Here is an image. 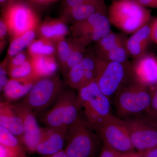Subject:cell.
I'll return each instance as SVG.
<instances>
[{
	"label": "cell",
	"mask_w": 157,
	"mask_h": 157,
	"mask_svg": "<svg viewBox=\"0 0 157 157\" xmlns=\"http://www.w3.org/2000/svg\"><path fill=\"white\" fill-rule=\"evenodd\" d=\"M36 30L29 31L12 39L8 50V56L9 58H12L17 54L24 51L27 47H28L35 39Z\"/></svg>",
	"instance_id": "25"
},
{
	"label": "cell",
	"mask_w": 157,
	"mask_h": 157,
	"mask_svg": "<svg viewBox=\"0 0 157 157\" xmlns=\"http://www.w3.org/2000/svg\"><path fill=\"white\" fill-rule=\"evenodd\" d=\"M78 90L82 120L90 128L96 132L112 114L110 99L102 92L95 81Z\"/></svg>",
	"instance_id": "2"
},
{
	"label": "cell",
	"mask_w": 157,
	"mask_h": 157,
	"mask_svg": "<svg viewBox=\"0 0 157 157\" xmlns=\"http://www.w3.org/2000/svg\"><path fill=\"white\" fill-rule=\"evenodd\" d=\"M29 1L39 5H47L48 3L53 2L52 0H29Z\"/></svg>",
	"instance_id": "41"
},
{
	"label": "cell",
	"mask_w": 157,
	"mask_h": 157,
	"mask_svg": "<svg viewBox=\"0 0 157 157\" xmlns=\"http://www.w3.org/2000/svg\"><path fill=\"white\" fill-rule=\"evenodd\" d=\"M151 41V22H150L128 38L126 45L129 57L135 59L146 53Z\"/></svg>",
	"instance_id": "17"
},
{
	"label": "cell",
	"mask_w": 157,
	"mask_h": 157,
	"mask_svg": "<svg viewBox=\"0 0 157 157\" xmlns=\"http://www.w3.org/2000/svg\"><path fill=\"white\" fill-rule=\"evenodd\" d=\"M28 52L31 57L55 56L56 44L49 39L39 37L29 45Z\"/></svg>",
	"instance_id": "24"
},
{
	"label": "cell",
	"mask_w": 157,
	"mask_h": 157,
	"mask_svg": "<svg viewBox=\"0 0 157 157\" xmlns=\"http://www.w3.org/2000/svg\"><path fill=\"white\" fill-rule=\"evenodd\" d=\"M122 119L135 150L144 152L157 147V122L147 114Z\"/></svg>",
	"instance_id": "9"
},
{
	"label": "cell",
	"mask_w": 157,
	"mask_h": 157,
	"mask_svg": "<svg viewBox=\"0 0 157 157\" xmlns=\"http://www.w3.org/2000/svg\"><path fill=\"white\" fill-rule=\"evenodd\" d=\"M100 58V57H99ZM132 78L131 63L100 58L95 81L102 92L110 99Z\"/></svg>",
	"instance_id": "6"
},
{
	"label": "cell",
	"mask_w": 157,
	"mask_h": 157,
	"mask_svg": "<svg viewBox=\"0 0 157 157\" xmlns=\"http://www.w3.org/2000/svg\"><path fill=\"white\" fill-rule=\"evenodd\" d=\"M13 39L36 30L39 18L32 7L18 0H10L3 10L2 17Z\"/></svg>",
	"instance_id": "8"
},
{
	"label": "cell",
	"mask_w": 157,
	"mask_h": 157,
	"mask_svg": "<svg viewBox=\"0 0 157 157\" xmlns=\"http://www.w3.org/2000/svg\"><path fill=\"white\" fill-rule=\"evenodd\" d=\"M110 25L107 13H105L101 16L91 31L85 36L80 39L83 40L87 45L92 42L95 43L107 36L112 32Z\"/></svg>",
	"instance_id": "23"
},
{
	"label": "cell",
	"mask_w": 157,
	"mask_h": 157,
	"mask_svg": "<svg viewBox=\"0 0 157 157\" xmlns=\"http://www.w3.org/2000/svg\"><path fill=\"white\" fill-rule=\"evenodd\" d=\"M64 91L63 82L55 74L39 79L22 102L36 115H40L54 104Z\"/></svg>",
	"instance_id": "7"
},
{
	"label": "cell",
	"mask_w": 157,
	"mask_h": 157,
	"mask_svg": "<svg viewBox=\"0 0 157 157\" xmlns=\"http://www.w3.org/2000/svg\"><path fill=\"white\" fill-rule=\"evenodd\" d=\"M88 1L89 0H65L63 11L79 6Z\"/></svg>",
	"instance_id": "35"
},
{
	"label": "cell",
	"mask_w": 157,
	"mask_h": 157,
	"mask_svg": "<svg viewBox=\"0 0 157 157\" xmlns=\"http://www.w3.org/2000/svg\"><path fill=\"white\" fill-rule=\"evenodd\" d=\"M99 60L100 58L94 53L86 54L65 76L66 83L71 88L78 90L95 81Z\"/></svg>",
	"instance_id": "12"
},
{
	"label": "cell",
	"mask_w": 157,
	"mask_h": 157,
	"mask_svg": "<svg viewBox=\"0 0 157 157\" xmlns=\"http://www.w3.org/2000/svg\"><path fill=\"white\" fill-rule=\"evenodd\" d=\"M64 150L68 157H98L103 142L98 134L80 119L67 130Z\"/></svg>",
	"instance_id": "4"
},
{
	"label": "cell",
	"mask_w": 157,
	"mask_h": 157,
	"mask_svg": "<svg viewBox=\"0 0 157 157\" xmlns=\"http://www.w3.org/2000/svg\"><path fill=\"white\" fill-rule=\"evenodd\" d=\"M84 43L86 44L81 39L73 37L69 39L65 38L56 43V54L60 70L64 67L73 52Z\"/></svg>",
	"instance_id": "22"
},
{
	"label": "cell",
	"mask_w": 157,
	"mask_h": 157,
	"mask_svg": "<svg viewBox=\"0 0 157 157\" xmlns=\"http://www.w3.org/2000/svg\"><path fill=\"white\" fill-rule=\"evenodd\" d=\"M37 31L40 38L49 39L56 44L70 33L66 22L61 18L45 21L38 26Z\"/></svg>",
	"instance_id": "19"
},
{
	"label": "cell",
	"mask_w": 157,
	"mask_h": 157,
	"mask_svg": "<svg viewBox=\"0 0 157 157\" xmlns=\"http://www.w3.org/2000/svg\"><path fill=\"white\" fill-rule=\"evenodd\" d=\"M0 144L9 147H25L21 141L7 129L0 126Z\"/></svg>",
	"instance_id": "28"
},
{
	"label": "cell",
	"mask_w": 157,
	"mask_h": 157,
	"mask_svg": "<svg viewBox=\"0 0 157 157\" xmlns=\"http://www.w3.org/2000/svg\"><path fill=\"white\" fill-rule=\"evenodd\" d=\"M35 73L39 78L55 75L59 67L55 56L31 57Z\"/></svg>",
	"instance_id": "21"
},
{
	"label": "cell",
	"mask_w": 157,
	"mask_h": 157,
	"mask_svg": "<svg viewBox=\"0 0 157 157\" xmlns=\"http://www.w3.org/2000/svg\"><path fill=\"white\" fill-rule=\"evenodd\" d=\"M39 157H68L64 150L54 154L48 155H41Z\"/></svg>",
	"instance_id": "40"
},
{
	"label": "cell",
	"mask_w": 157,
	"mask_h": 157,
	"mask_svg": "<svg viewBox=\"0 0 157 157\" xmlns=\"http://www.w3.org/2000/svg\"><path fill=\"white\" fill-rule=\"evenodd\" d=\"M9 1L10 0H0V3H1V5H3V4H5L7 2H9Z\"/></svg>",
	"instance_id": "42"
},
{
	"label": "cell",
	"mask_w": 157,
	"mask_h": 157,
	"mask_svg": "<svg viewBox=\"0 0 157 157\" xmlns=\"http://www.w3.org/2000/svg\"><path fill=\"white\" fill-rule=\"evenodd\" d=\"M128 38L124 34L112 31L107 36L95 42L94 53L100 58L109 61L128 62L126 45Z\"/></svg>",
	"instance_id": "11"
},
{
	"label": "cell",
	"mask_w": 157,
	"mask_h": 157,
	"mask_svg": "<svg viewBox=\"0 0 157 157\" xmlns=\"http://www.w3.org/2000/svg\"><path fill=\"white\" fill-rule=\"evenodd\" d=\"M67 129L48 126L42 128V137L36 153L40 156L48 155L64 150Z\"/></svg>",
	"instance_id": "15"
},
{
	"label": "cell",
	"mask_w": 157,
	"mask_h": 157,
	"mask_svg": "<svg viewBox=\"0 0 157 157\" xmlns=\"http://www.w3.org/2000/svg\"><path fill=\"white\" fill-rule=\"evenodd\" d=\"M152 90L137 82L132 77L114 97L116 113L121 119L146 114Z\"/></svg>",
	"instance_id": "3"
},
{
	"label": "cell",
	"mask_w": 157,
	"mask_h": 157,
	"mask_svg": "<svg viewBox=\"0 0 157 157\" xmlns=\"http://www.w3.org/2000/svg\"><path fill=\"white\" fill-rule=\"evenodd\" d=\"M0 126L9 130L22 142L24 135L22 120L8 101L0 102Z\"/></svg>",
	"instance_id": "18"
},
{
	"label": "cell",
	"mask_w": 157,
	"mask_h": 157,
	"mask_svg": "<svg viewBox=\"0 0 157 157\" xmlns=\"http://www.w3.org/2000/svg\"><path fill=\"white\" fill-rule=\"evenodd\" d=\"M121 154L103 144L102 149L98 157H120Z\"/></svg>",
	"instance_id": "33"
},
{
	"label": "cell",
	"mask_w": 157,
	"mask_h": 157,
	"mask_svg": "<svg viewBox=\"0 0 157 157\" xmlns=\"http://www.w3.org/2000/svg\"><path fill=\"white\" fill-rule=\"evenodd\" d=\"M8 59L2 62L0 65V90L2 92L6 84L8 83Z\"/></svg>",
	"instance_id": "32"
},
{
	"label": "cell",
	"mask_w": 157,
	"mask_h": 157,
	"mask_svg": "<svg viewBox=\"0 0 157 157\" xmlns=\"http://www.w3.org/2000/svg\"><path fill=\"white\" fill-rule=\"evenodd\" d=\"M53 1V2H54V1H57V0H52Z\"/></svg>",
	"instance_id": "43"
},
{
	"label": "cell",
	"mask_w": 157,
	"mask_h": 157,
	"mask_svg": "<svg viewBox=\"0 0 157 157\" xmlns=\"http://www.w3.org/2000/svg\"><path fill=\"white\" fill-rule=\"evenodd\" d=\"M11 104L22 120L24 128L23 144L28 153H35L42 135V128L39 127L36 114L22 102Z\"/></svg>",
	"instance_id": "13"
},
{
	"label": "cell",
	"mask_w": 157,
	"mask_h": 157,
	"mask_svg": "<svg viewBox=\"0 0 157 157\" xmlns=\"http://www.w3.org/2000/svg\"><path fill=\"white\" fill-rule=\"evenodd\" d=\"M96 132L103 144L118 152L135 151L123 120L117 116H109Z\"/></svg>",
	"instance_id": "10"
},
{
	"label": "cell",
	"mask_w": 157,
	"mask_h": 157,
	"mask_svg": "<svg viewBox=\"0 0 157 157\" xmlns=\"http://www.w3.org/2000/svg\"><path fill=\"white\" fill-rule=\"evenodd\" d=\"M151 40L157 45V18L151 22Z\"/></svg>",
	"instance_id": "37"
},
{
	"label": "cell",
	"mask_w": 157,
	"mask_h": 157,
	"mask_svg": "<svg viewBox=\"0 0 157 157\" xmlns=\"http://www.w3.org/2000/svg\"><path fill=\"white\" fill-rule=\"evenodd\" d=\"M87 45L84 43L73 52L64 67L61 69L62 73L65 76L67 75L71 68L81 61L85 56L86 54V48Z\"/></svg>",
	"instance_id": "27"
},
{
	"label": "cell",
	"mask_w": 157,
	"mask_h": 157,
	"mask_svg": "<svg viewBox=\"0 0 157 157\" xmlns=\"http://www.w3.org/2000/svg\"><path fill=\"white\" fill-rule=\"evenodd\" d=\"M82 117L78 94L64 91L51 109L44 113L42 121L46 126L67 129Z\"/></svg>",
	"instance_id": "5"
},
{
	"label": "cell",
	"mask_w": 157,
	"mask_h": 157,
	"mask_svg": "<svg viewBox=\"0 0 157 157\" xmlns=\"http://www.w3.org/2000/svg\"><path fill=\"white\" fill-rule=\"evenodd\" d=\"M109 22L126 34H132L150 22L151 11L136 0H112L107 8Z\"/></svg>",
	"instance_id": "1"
},
{
	"label": "cell",
	"mask_w": 157,
	"mask_h": 157,
	"mask_svg": "<svg viewBox=\"0 0 157 157\" xmlns=\"http://www.w3.org/2000/svg\"><path fill=\"white\" fill-rule=\"evenodd\" d=\"M146 114L157 122V84L152 90L150 103Z\"/></svg>",
	"instance_id": "30"
},
{
	"label": "cell",
	"mask_w": 157,
	"mask_h": 157,
	"mask_svg": "<svg viewBox=\"0 0 157 157\" xmlns=\"http://www.w3.org/2000/svg\"><path fill=\"white\" fill-rule=\"evenodd\" d=\"M10 78L17 79H39L35 73L32 57L22 64L12 68H8Z\"/></svg>",
	"instance_id": "26"
},
{
	"label": "cell",
	"mask_w": 157,
	"mask_h": 157,
	"mask_svg": "<svg viewBox=\"0 0 157 157\" xmlns=\"http://www.w3.org/2000/svg\"><path fill=\"white\" fill-rule=\"evenodd\" d=\"M39 79L10 78L2 91L6 101L10 103V101H16L25 97Z\"/></svg>",
	"instance_id": "20"
},
{
	"label": "cell",
	"mask_w": 157,
	"mask_h": 157,
	"mask_svg": "<svg viewBox=\"0 0 157 157\" xmlns=\"http://www.w3.org/2000/svg\"><path fill=\"white\" fill-rule=\"evenodd\" d=\"M25 147L15 148L0 144V157H27Z\"/></svg>",
	"instance_id": "29"
},
{
	"label": "cell",
	"mask_w": 157,
	"mask_h": 157,
	"mask_svg": "<svg viewBox=\"0 0 157 157\" xmlns=\"http://www.w3.org/2000/svg\"><path fill=\"white\" fill-rule=\"evenodd\" d=\"M31 57L28 52L23 51L11 59L8 64V68H12L22 64Z\"/></svg>",
	"instance_id": "31"
},
{
	"label": "cell",
	"mask_w": 157,
	"mask_h": 157,
	"mask_svg": "<svg viewBox=\"0 0 157 157\" xmlns=\"http://www.w3.org/2000/svg\"><path fill=\"white\" fill-rule=\"evenodd\" d=\"M145 8L157 9V0H136Z\"/></svg>",
	"instance_id": "36"
},
{
	"label": "cell",
	"mask_w": 157,
	"mask_h": 157,
	"mask_svg": "<svg viewBox=\"0 0 157 157\" xmlns=\"http://www.w3.org/2000/svg\"><path fill=\"white\" fill-rule=\"evenodd\" d=\"M133 79L149 88L157 84V57L146 52L131 63Z\"/></svg>",
	"instance_id": "14"
},
{
	"label": "cell",
	"mask_w": 157,
	"mask_h": 157,
	"mask_svg": "<svg viewBox=\"0 0 157 157\" xmlns=\"http://www.w3.org/2000/svg\"><path fill=\"white\" fill-rule=\"evenodd\" d=\"M143 152V157H157V147Z\"/></svg>",
	"instance_id": "39"
},
{
	"label": "cell",
	"mask_w": 157,
	"mask_h": 157,
	"mask_svg": "<svg viewBox=\"0 0 157 157\" xmlns=\"http://www.w3.org/2000/svg\"><path fill=\"white\" fill-rule=\"evenodd\" d=\"M8 32V27L6 23L2 18H1L0 20V40H1V46L2 48L7 33Z\"/></svg>",
	"instance_id": "34"
},
{
	"label": "cell",
	"mask_w": 157,
	"mask_h": 157,
	"mask_svg": "<svg viewBox=\"0 0 157 157\" xmlns=\"http://www.w3.org/2000/svg\"><path fill=\"white\" fill-rule=\"evenodd\" d=\"M107 10L105 0H89L76 7L64 10L61 19L65 22L73 24L95 13L107 11Z\"/></svg>",
	"instance_id": "16"
},
{
	"label": "cell",
	"mask_w": 157,
	"mask_h": 157,
	"mask_svg": "<svg viewBox=\"0 0 157 157\" xmlns=\"http://www.w3.org/2000/svg\"><path fill=\"white\" fill-rule=\"evenodd\" d=\"M120 157H143V152L135 151L130 152L121 153Z\"/></svg>",
	"instance_id": "38"
}]
</instances>
